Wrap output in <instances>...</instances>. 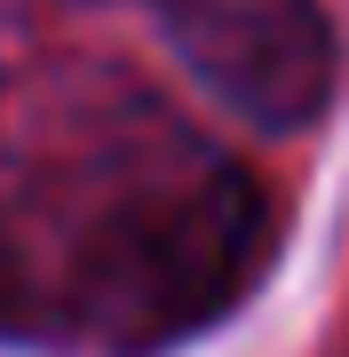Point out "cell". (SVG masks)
I'll return each instance as SVG.
<instances>
[{
  "label": "cell",
  "mask_w": 349,
  "mask_h": 357,
  "mask_svg": "<svg viewBox=\"0 0 349 357\" xmlns=\"http://www.w3.org/2000/svg\"><path fill=\"white\" fill-rule=\"evenodd\" d=\"M270 199L246 167H183L111 199L79 238L72 294L111 349H167L215 326L270 262Z\"/></svg>",
  "instance_id": "cell-1"
},
{
  "label": "cell",
  "mask_w": 349,
  "mask_h": 357,
  "mask_svg": "<svg viewBox=\"0 0 349 357\" xmlns=\"http://www.w3.org/2000/svg\"><path fill=\"white\" fill-rule=\"evenodd\" d=\"M167 48L246 128H310L334 103L341 40L325 0H167Z\"/></svg>",
  "instance_id": "cell-2"
}]
</instances>
